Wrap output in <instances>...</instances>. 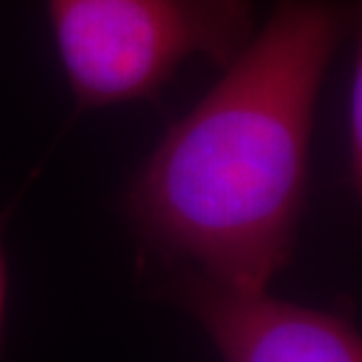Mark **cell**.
<instances>
[{"instance_id": "1", "label": "cell", "mask_w": 362, "mask_h": 362, "mask_svg": "<svg viewBox=\"0 0 362 362\" xmlns=\"http://www.w3.org/2000/svg\"><path fill=\"white\" fill-rule=\"evenodd\" d=\"M356 24L349 0H278L129 186L148 255L226 289H269L292 262L317 99Z\"/></svg>"}, {"instance_id": "2", "label": "cell", "mask_w": 362, "mask_h": 362, "mask_svg": "<svg viewBox=\"0 0 362 362\" xmlns=\"http://www.w3.org/2000/svg\"><path fill=\"white\" fill-rule=\"evenodd\" d=\"M78 108L156 99L191 59L226 66L255 35L252 0H45Z\"/></svg>"}, {"instance_id": "3", "label": "cell", "mask_w": 362, "mask_h": 362, "mask_svg": "<svg viewBox=\"0 0 362 362\" xmlns=\"http://www.w3.org/2000/svg\"><path fill=\"white\" fill-rule=\"evenodd\" d=\"M172 285L223 362H362L358 332L332 310L275 299L269 289H226L191 273Z\"/></svg>"}, {"instance_id": "4", "label": "cell", "mask_w": 362, "mask_h": 362, "mask_svg": "<svg viewBox=\"0 0 362 362\" xmlns=\"http://www.w3.org/2000/svg\"><path fill=\"white\" fill-rule=\"evenodd\" d=\"M349 92H346V163L349 177L360 186L362 175V139H360V66L351 74Z\"/></svg>"}, {"instance_id": "5", "label": "cell", "mask_w": 362, "mask_h": 362, "mask_svg": "<svg viewBox=\"0 0 362 362\" xmlns=\"http://www.w3.org/2000/svg\"><path fill=\"white\" fill-rule=\"evenodd\" d=\"M5 306H7V262H5V250H3V240H0V349H3Z\"/></svg>"}]
</instances>
